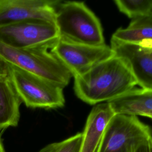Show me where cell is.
I'll return each instance as SVG.
<instances>
[{"instance_id":"cell-4","label":"cell","mask_w":152,"mask_h":152,"mask_svg":"<svg viewBox=\"0 0 152 152\" xmlns=\"http://www.w3.org/2000/svg\"><path fill=\"white\" fill-rule=\"evenodd\" d=\"M152 138V129L137 116L115 114L107 125L96 152H134Z\"/></svg>"},{"instance_id":"cell-14","label":"cell","mask_w":152,"mask_h":152,"mask_svg":"<svg viewBox=\"0 0 152 152\" xmlns=\"http://www.w3.org/2000/svg\"><path fill=\"white\" fill-rule=\"evenodd\" d=\"M118 10L132 20L152 17V0H115Z\"/></svg>"},{"instance_id":"cell-13","label":"cell","mask_w":152,"mask_h":152,"mask_svg":"<svg viewBox=\"0 0 152 152\" xmlns=\"http://www.w3.org/2000/svg\"><path fill=\"white\" fill-rule=\"evenodd\" d=\"M111 39L134 44L142 40L152 39V17L132 20L126 28H118L113 34Z\"/></svg>"},{"instance_id":"cell-9","label":"cell","mask_w":152,"mask_h":152,"mask_svg":"<svg viewBox=\"0 0 152 152\" xmlns=\"http://www.w3.org/2000/svg\"><path fill=\"white\" fill-rule=\"evenodd\" d=\"M110 47L115 55L122 59L127 65L137 85L142 88L152 89V49L112 39Z\"/></svg>"},{"instance_id":"cell-19","label":"cell","mask_w":152,"mask_h":152,"mask_svg":"<svg viewBox=\"0 0 152 152\" xmlns=\"http://www.w3.org/2000/svg\"><path fill=\"white\" fill-rule=\"evenodd\" d=\"M0 152H5L1 138V136H0Z\"/></svg>"},{"instance_id":"cell-1","label":"cell","mask_w":152,"mask_h":152,"mask_svg":"<svg viewBox=\"0 0 152 152\" xmlns=\"http://www.w3.org/2000/svg\"><path fill=\"white\" fill-rule=\"evenodd\" d=\"M137 81L122 59L115 55L74 78V91L90 104L112 101L130 91Z\"/></svg>"},{"instance_id":"cell-11","label":"cell","mask_w":152,"mask_h":152,"mask_svg":"<svg viewBox=\"0 0 152 152\" xmlns=\"http://www.w3.org/2000/svg\"><path fill=\"white\" fill-rule=\"evenodd\" d=\"M107 103L115 114L152 116V89L134 88Z\"/></svg>"},{"instance_id":"cell-2","label":"cell","mask_w":152,"mask_h":152,"mask_svg":"<svg viewBox=\"0 0 152 152\" xmlns=\"http://www.w3.org/2000/svg\"><path fill=\"white\" fill-rule=\"evenodd\" d=\"M55 24L61 38L80 44H105L101 23L82 2L61 1L55 10Z\"/></svg>"},{"instance_id":"cell-17","label":"cell","mask_w":152,"mask_h":152,"mask_svg":"<svg viewBox=\"0 0 152 152\" xmlns=\"http://www.w3.org/2000/svg\"><path fill=\"white\" fill-rule=\"evenodd\" d=\"M134 152H152V138L141 144Z\"/></svg>"},{"instance_id":"cell-10","label":"cell","mask_w":152,"mask_h":152,"mask_svg":"<svg viewBox=\"0 0 152 152\" xmlns=\"http://www.w3.org/2000/svg\"><path fill=\"white\" fill-rule=\"evenodd\" d=\"M115 114L107 102L94 106L81 132L79 152H96L106 127Z\"/></svg>"},{"instance_id":"cell-16","label":"cell","mask_w":152,"mask_h":152,"mask_svg":"<svg viewBox=\"0 0 152 152\" xmlns=\"http://www.w3.org/2000/svg\"><path fill=\"white\" fill-rule=\"evenodd\" d=\"M10 74V65L0 56V78Z\"/></svg>"},{"instance_id":"cell-8","label":"cell","mask_w":152,"mask_h":152,"mask_svg":"<svg viewBox=\"0 0 152 152\" xmlns=\"http://www.w3.org/2000/svg\"><path fill=\"white\" fill-rule=\"evenodd\" d=\"M58 0H0V27L28 20L55 23Z\"/></svg>"},{"instance_id":"cell-18","label":"cell","mask_w":152,"mask_h":152,"mask_svg":"<svg viewBox=\"0 0 152 152\" xmlns=\"http://www.w3.org/2000/svg\"><path fill=\"white\" fill-rule=\"evenodd\" d=\"M136 44L142 48L152 49V39L142 40Z\"/></svg>"},{"instance_id":"cell-12","label":"cell","mask_w":152,"mask_h":152,"mask_svg":"<svg viewBox=\"0 0 152 152\" xmlns=\"http://www.w3.org/2000/svg\"><path fill=\"white\" fill-rule=\"evenodd\" d=\"M21 103L10 74L0 78V133L8 127L17 126Z\"/></svg>"},{"instance_id":"cell-7","label":"cell","mask_w":152,"mask_h":152,"mask_svg":"<svg viewBox=\"0 0 152 152\" xmlns=\"http://www.w3.org/2000/svg\"><path fill=\"white\" fill-rule=\"evenodd\" d=\"M74 78L80 76L99 63L115 55L106 44L93 46L74 43L59 37L50 50Z\"/></svg>"},{"instance_id":"cell-15","label":"cell","mask_w":152,"mask_h":152,"mask_svg":"<svg viewBox=\"0 0 152 152\" xmlns=\"http://www.w3.org/2000/svg\"><path fill=\"white\" fill-rule=\"evenodd\" d=\"M82 133L76 134L62 141L49 144L38 152H79Z\"/></svg>"},{"instance_id":"cell-3","label":"cell","mask_w":152,"mask_h":152,"mask_svg":"<svg viewBox=\"0 0 152 152\" xmlns=\"http://www.w3.org/2000/svg\"><path fill=\"white\" fill-rule=\"evenodd\" d=\"M49 49L43 47L15 49L0 43V56L9 64L46 79L64 88L68 84L72 75Z\"/></svg>"},{"instance_id":"cell-6","label":"cell","mask_w":152,"mask_h":152,"mask_svg":"<svg viewBox=\"0 0 152 152\" xmlns=\"http://www.w3.org/2000/svg\"><path fill=\"white\" fill-rule=\"evenodd\" d=\"M59 37L55 23L46 20H28L0 27V43L15 49L50 50Z\"/></svg>"},{"instance_id":"cell-5","label":"cell","mask_w":152,"mask_h":152,"mask_svg":"<svg viewBox=\"0 0 152 152\" xmlns=\"http://www.w3.org/2000/svg\"><path fill=\"white\" fill-rule=\"evenodd\" d=\"M10 77L27 107L50 109L64 106L63 88L59 86L11 65Z\"/></svg>"},{"instance_id":"cell-20","label":"cell","mask_w":152,"mask_h":152,"mask_svg":"<svg viewBox=\"0 0 152 152\" xmlns=\"http://www.w3.org/2000/svg\"><path fill=\"white\" fill-rule=\"evenodd\" d=\"M150 118H151V119H152V116H151V117H150Z\"/></svg>"}]
</instances>
